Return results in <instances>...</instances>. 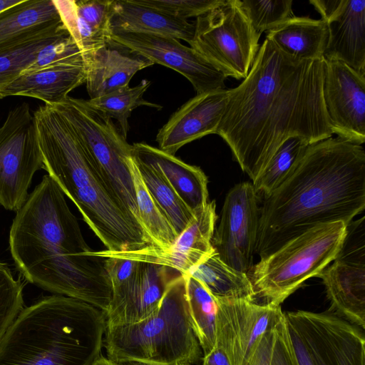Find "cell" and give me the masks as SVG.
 I'll return each instance as SVG.
<instances>
[{"instance_id":"obj_1","label":"cell","mask_w":365,"mask_h":365,"mask_svg":"<svg viewBox=\"0 0 365 365\" xmlns=\"http://www.w3.org/2000/svg\"><path fill=\"white\" fill-rule=\"evenodd\" d=\"M324 74V58L294 59L265 38L247 76L230 89L216 134L252 182L288 138L312 144L332 137Z\"/></svg>"},{"instance_id":"obj_2","label":"cell","mask_w":365,"mask_h":365,"mask_svg":"<svg viewBox=\"0 0 365 365\" xmlns=\"http://www.w3.org/2000/svg\"><path fill=\"white\" fill-rule=\"evenodd\" d=\"M64 194L48 174L16 211L9 250L30 283L84 302L106 313L112 299L105 258L86 243Z\"/></svg>"},{"instance_id":"obj_3","label":"cell","mask_w":365,"mask_h":365,"mask_svg":"<svg viewBox=\"0 0 365 365\" xmlns=\"http://www.w3.org/2000/svg\"><path fill=\"white\" fill-rule=\"evenodd\" d=\"M365 208V151L336 136L309 144L289 176L262 197L255 253L260 259L320 224L346 225Z\"/></svg>"},{"instance_id":"obj_4","label":"cell","mask_w":365,"mask_h":365,"mask_svg":"<svg viewBox=\"0 0 365 365\" xmlns=\"http://www.w3.org/2000/svg\"><path fill=\"white\" fill-rule=\"evenodd\" d=\"M43 169L77 207L106 250L133 252L154 246L141 224L119 203L67 120L50 106L34 113Z\"/></svg>"},{"instance_id":"obj_5","label":"cell","mask_w":365,"mask_h":365,"mask_svg":"<svg viewBox=\"0 0 365 365\" xmlns=\"http://www.w3.org/2000/svg\"><path fill=\"white\" fill-rule=\"evenodd\" d=\"M104 312L63 295L24 307L0 342V365H90L101 354Z\"/></svg>"},{"instance_id":"obj_6","label":"cell","mask_w":365,"mask_h":365,"mask_svg":"<svg viewBox=\"0 0 365 365\" xmlns=\"http://www.w3.org/2000/svg\"><path fill=\"white\" fill-rule=\"evenodd\" d=\"M107 358L117 363L140 361L155 365L199 364L203 354L190 321L185 276L175 277L148 317L133 324L106 326Z\"/></svg>"},{"instance_id":"obj_7","label":"cell","mask_w":365,"mask_h":365,"mask_svg":"<svg viewBox=\"0 0 365 365\" xmlns=\"http://www.w3.org/2000/svg\"><path fill=\"white\" fill-rule=\"evenodd\" d=\"M346 231L347 225L341 221L320 224L260 259L250 277L255 298L280 305L336 258Z\"/></svg>"},{"instance_id":"obj_8","label":"cell","mask_w":365,"mask_h":365,"mask_svg":"<svg viewBox=\"0 0 365 365\" xmlns=\"http://www.w3.org/2000/svg\"><path fill=\"white\" fill-rule=\"evenodd\" d=\"M48 106L71 125L93 158L107 187L121 206L141 224L128 166L132 145L127 143L112 119L90 107L83 99L68 96Z\"/></svg>"},{"instance_id":"obj_9","label":"cell","mask_w":365,"mask_h":365,"mask_svg":"<svg viewBox=\"0 0 365 365\" xmlns=\"http://www.w3.org/2000/svg\"><path fill=\"white\" fill-rule=\"evenodd\" d=\"M190 47L226 78L244 79L259 49L258 35L240 5V0L222 4L197 18Z\"/></svg>"},{"instance_id":"obj_10","label":"cell","mask_w":365,"mask_h":365,"mask_svg":"<svg viewBox=\"0 0 365 365\" xmlns=\"http://www.w3.org/2000/svg\"><path fill=\"white\" fill-rule=\"evenodd\" d=\"M43 168L34 113L24 103L10 110L0 128V205L18 211L36 172Z\"/></svg>"},{"instance_id":"obj_11","label":"cell","mask_w":365,"mask_h":365,"mask_svg":"<svg viewBox=\"0 0 365 365\" xmlns=\"http://www.w3.org/2000/svg\"><path fill=\"white\" fill-rule=\"evenodd\" d=\"M364 217L347 225L336 258L317 277L322 279L331 303L329 312L365 329Z\"/></svg>"},{"instance_id":"obj_12","label":"cell","mask_w":365,"mask_h":365,"mask_svg":"<svg viewBox=\"0 0 365 365\" xmlns=\"http://www.w3.org/2000/svg\"><path fill=\"white\" fill-rule=\"evenodd\" d=\"M315 365H365V339L359 328L328 312H284Z\"/></svg>"},{"instance_id":"obj_13","label":"cell","mask_w":365,"mask_h":365,"mask_svg":"<svg viewBox=\"0 0 365 365\" xmlns=\"http://www.w3.org/2000/svg\"><path fill=\"white\" fill-rule=\"evenodd\" d=\"M259 218V197L252 183L235 185L227 192L212 245L220 259L248 274L253 267Z\"/></svg>"},{"instance_id":"obj_14","label":"cell","mask_w":365,"mask_h":365,"mask_svg":"<svg viewBox=\"0 0 365 365\" xmlns=\"http://www.w3.org/2000/svg\"><path fill=\"white\" fill-rule=\"evenodd\" d=\"M215 298V344L225 350L232 365H245L262 336L283 317L281 306L245 299Z\"/></svg>"},{"instance_id":"obj_15","label":"cell","mask_w":365,"mask_h":365,"mask_svg":"<svg viewBox=\"0 0 365 365\" xmlns=\"http://www.w3.org/2000/svg\"><path fill=\"white\" fill-rule=\"evenodd\" d=\"M111 39L188 80L197 94L224 89L226 76L190 46L179 40L153 34L118 32Z\"/></svg>"},{"instance_id":"obj_16","label":"cell","mask_w":365,"mask_h":365,"mask_svg":"<svg viewBox=\"0 0 365 365\" xmlns=\"http://www.w3.org/2000/svg\"><path fill=\"white\" fill-rule=\"evenodd\" d=\"M323 98L333 134L362 145L365 142V76L342 62L324 58Z\"/></svg>"},{"instance_id":"obj_17","label":"cell","mask_w":365,"mask_h":365,"mask_svg":"<svg viewBox=\"0 0 365 365\" xmlns=\"http://www.w3.org/2000/svg\"><path fill=\"white\" fill-rule=\"evenodd\" d=\"M217 219L215 202L212 200L194 212L189 225L168 248L162 250L150 246L133 252H114L105 250L94 251L93 254L101 257H115L163 265L185 275L215 252L212 238Z\"/></svg>"},{"instance_id":"obj_18","label":"cell","mask_w":365,"mask_h":365,"mask_svg":"<svg viewBox=\"0 0 365 365\" xmlns=\"http://www.w3.org/2000/svg\"><path fill=\"white\" fill-rule=\"evenodd\" d=\"M328 29L324 58L365 76V0H310Z\"/></svg>"},{"instance_id":"obj_19","label":"cell","mask_w":365,"mask_h":365,"mask_svg":"<svg viewBox=\"0 0 365 365\" xmlns=\"http://www.w3.org/2000/svg\"><path fill=\"white\" fill-rule=\"evenodd\" d=\"M230 89L198 93L181 106L159 130L158 148L174 155L183 145L217 132Z\"/></svg>"},{"instance_id":"obj_20","label":"cell","mask_w":365,"mask_h":365,"mask_svg":"<svg viewBox=\"0 0 365 365\" xmlns=\"http://www.w3.org/2000/svg\"><path fill=\"white\" fill-rule=\"evenodd\" d=\"M83 58L90 99L129 85L138 71L153 65L148 59L112 39Z\"/></svg>"},{"instance_id":"obj_21","label":"cell","mask_w":365,"mask_h":365,"mask_svg":"<svg viewBox=\"0 0 365 365\" xmlns=\"http://www.w3.org/2000/svg\"><path fill=\"white\" fill-rule=\"evenodd\" d=\"M83 57L111 40L113 0H53Z\"/></svg>"},{"instance_id":"obj_22","label":"cell","mask_w":365,"mask_h":365,"mask_svg":"<svg viewBox=\"0 0 365 365\" xmlns=\"http://www.w3.org/2000/svg\"><path fill=\"white\" fill-rule=\"evenodd\" d=\"M132 156L160 172L193 212L208 202V180L200 168L143 142L132 145Z\"/></svg>"},{"instance_id":"obj_23","label":"cell","mask_w":365,"mask_h":365,"mask_svg":"<svg viewBox=\"0 0 365 365\" xmlns=\"http://www.w3.org/2000/svg\"><path fill=\"white\" fill-rule=\"evenodd\" d=\"M86 82L84 62L53 65L21 73L0 93V99L11 96L40 99L47 105L61 102L68 93Z\"/></svg>"},{"instance_id":"obj_24","label":"cell","mask_w":365,"mask_h":365,"mask_svg":"<svg viewBox=\"0 0 365 365\" xmlns=\"http://www.w3.org/2000/svg\"><path fill=\"white\" fill-rule=\"evenodd\" d=\"M62 26L53 0H21L0 13V51Z\"/></svg>"},{"instance_id":"obj_25","label":"cell","mask_w":365,"mask_h":365,"mask_svg":"<svg viewBox=\"0 0 365 365\" xmlns=\"http://www.w3.org/2000/svg\"><path fill=\"white\" fill-rule=\"evenodd\" d=\"M112 34L140 33L183 40L192 39L194 24L176 19L135 0H113L111 18Z\"/></svg>"},{"instance_id":"obj_26","label":"cell","mask_w":365,"mask_h":365,"mask_svg":"<svg viewBox=\"0 0 365 365\" xmlns=\"http://www.w3.org/2000/svg\"><path fill=\"white\" fill-rule=\"evenodd\" d=\"M266 38L294 59H317L324 58L328 29L322 19L294 16L267 31Z\"/></svg>"},{"instance_id":"obj_27","label":"cell","mask_w":365,"mask_h":365,"mask_svg":"<svg viewBox=\"0 0 365 365\" xmlns=\"http://www.w3.org/2000/svg\"><path fill=\"white\" fill-rule=\"evenodd\" d=\"M187 275L199 281L215 297L255 302L248 274L227 264L215 251L192 267Z\"/></svg>"},{"instance_id":"obj_28","label":"cell","mask_w":365,"mask_h":365,"mask_svg":"<svg viewBox=\"0 0 365 365\" xmlns=\"http://www.w3.org/2000/svg\"><path fill=\"white\" fill-rule=\"evenodd\" d=\"M178 275H180L179 272L165 266L140 262L135 301L117 325L136 323L154 313L168 284Z\"/></svg>"},{"instance_id":"obj_29","label":"cell","mask_w":365,"mask_h":365,"mask_svg":"<svg viewBox=\"0 0 365 365\" xmlns=\"http://www.w3.org/2000/svg\"><path fill=\"white\" fill-rule=\"evenodd\" d=\"M103 258L112 288L110 305L105 313L106 326H115L129 311L135 301L140 262L115 257Z\"/></svg>"},{"instance_id":"obj_30","label":"cell","mask_w":365,"mask_h":365,"mask_svg":"<svg viewBox=\"0 0 365 365\" xmlns=\"http://www.w3.org/2000/svg\"><path fill=\"white\" fill-rule=\"evenodd\" d=\"M128 166L140 222L155 247L162 250L168 248L178 235L148 192L133 156L128 160Z\"/></svg>"},{"instance_id":"obj_31","label":"cell","mask_w":365,"mask_h":365,"mask_svg":"<svg viewBox=\"0 0 365 365\" xmlns=\"http://www.w3.org/2000/svg\"><path fill=\"white\" fill-rule=\"evenodd\" d=\"M185 276L190 321L205 356L215 344L217 302L199 281L189 275Z\"/></svg>"},{"instance_id":"obj_32","label":"cell","mask_w":365,"mask_h":365,"mask_svg":"<svg viewBox=\"0 0 365 365\" xmlns=\"http://www.w3.org/2000/svg\"><path fill=\"white\" fill-rule=\"evenodd\" d=\"M134 160L148 192L179 235L192 220L194 212L160 172L148 165Z\"/></svg>"},{"instance_id":"obj_33","label":"cell","mask_w":365,"mask_h":365,"mask_svg":"<svg viewBox=\"0 0 365 365\" xmlns=\"http://www.w3.org/2000/svg\"><path fill=\"white\" fill-rule=\"evenodd\" d=\"M150 84V81L143 79L134 87L128 85L100 97L86 100V103L103 115L115 119L121 134L126 139L129 130L128 118L133 110L141 106L162 108L161 106L143 98Z\"/></svg>"},{"instance_id":"obj_34","label":"cell","mask_w":365,"mask_h":365,"mask_svg":"<svg viewBox=\"0 0 365 365\" xmlns=\"http://www.w3.org/2000/svg\"><path fill=\"white\" fill-rule=\"evenodd\" d=\"M68 33L64 26L0 51V93L35 60L46 45Z\"/></svg>"},{"instance_id":"obj_35","label":"cell","mask_w":365,"mask_h":365,"mask_svg":"<svg viewBox=\"0 0 365 365\" xmlns=\"http://www.w3.org/2000/svg\"><path fill=\"white\" fill-rule=\"evenodd\" d=\"M308 145L298 137L289 138L284 142L252 182L257 195L264 197L274 190L291 173Z\"/></svg>"},{"instance_id":"obj_36","label":"cell","mask_w":365,"mask_h":365,"mask_svg":"<svg viewBox=\"0 0 365 365\" xmlns=\"http://www.w3.org/2000/svg\"><path fill=\"white\" fill-rule=\"evenodd\" d=\"M292 0H240V5L255 32L276 27L294 16Z\"/></svg>"},{"instance_id":"obj_37","label":"cell","mask_w":365,"mask_h":365,"mask_svg":"<svg viewBox=\"0 0 365 365\" xmlns=\"http://www.w3.org/2000/svg\"><path fill=\"white\" fill-rule=\"evenodd\" d=\"M23 288L6 264L0 261V342L24 308Z\"/></svg>"},{"instance_id":"obj_38","label":"cell","mask_w":365,"mask_h":365,"mask_svg":"<svg viewBox=\"0 0 365 365\" xmlns=\"http://www.w3.org/2000/svg\"><path fill=\"white\" fill-rule=\"evenodd\" d=\"M83 61V54L68 33L43 46L33 63L23 73L34 72L53 65Z\"/></svg>"},{"instance_id":"obj_39","label":"cell","mask_w":365,"mask_h":365,"mask_svg":"<svg viewBox=\"0 0 365 365\" xmlns=\"http://www.w3.org/2000/svg\"><path fill=\"white\" fill-rule=\"evenodd\" d=\"M176 19L187 20L206 14L222 4L224 0H135Z\"/></svg>"},{"instance_id":"obj_40","label":"cell","mask_w":365,"mask_h":365,"mask_svg":"<svg viewBox=\"0 0 365 365\" xmlns=\"http://www.w3.org/2000/svg\"><path fill=\"white\" fill-rule=\"evenodd\" d=\"M274 339L271 365H297L284 316L274 329Z\"/></svg>"},{"instance_id":"obj_41","label":"cell","mask_w":365,"mask_h":365,"mask_svg":"<svg viewBox=\"0 0 365 365\" xmlns=\"http://www.w3.org/2000/svg\"><path fill=\"white\" fill-rule=\"evenodd\" d=\"M274 327L262 336L245 365H271L274 339Z\"/></svg>"},{"instance_id":"obj_42","label":"cell","mask_w":365,"mask_h":365,"mask_svg":"<svg viewBox=\"0 0 365 365\" xmlns=\"http://www.w3.org/2000/svg\"><path fill=\"white\" fill-rule=\"evenodd\" d=\"M287 328L297 365H315L297 331L288 324Z\"/></svg>"},{"instance_id":"obj_43","label":"cell","mask_w":365,"mask_h":365,"mask_svg":"<svg viewBox=\"0 0 365 365\" xmlns=\"http://www.w3.org/2000/svg\"><path fill=\"white\" fill-rule=\"evenodd\" d=\"M201 365H232V363L225 350L215 344L207 354L202 356Z\"/></svg>"},{"instance_id":"obj_44","label":"cell","mask_w":365,"mask_h":365,"mask_svg":"<svg viewBox=\"0 0 365 365\" xmlns=\"http://www.w3.org/2000/svg\"><path fill=\"white\" fill-rule=\"evenodd\" d=\"M21 0H0V13L20 3Z\"/></svg>"},{"instance_id":"obj_45","label":"cell","mask_w":365,"mask_h":365,"mask_svg":"<svg viewBox=\"0 0 365 365\" xmlns=\"http://www.w3.org/2000/svg\"><path fill=\"white\" fill-rule=\"evenodd\" d=\"M90 365H116L115 362L112 361L108 358H106L101 354Z\"/></svg>"},{"instance_id":"obj_46","label":"cell","mask_w":365,"mask_h":365,"mask_svg":"<svg viewBox=\"0 0 365 365\" xmlns=\"http://www.w3.org/2000/svg\"><path fill=\"white\" fill-rule=\"evenodd\" d=\"M116 365H155L140 361H125L115 363Z\"/></svg>"},{"instance_id":"obj_47","label":"cell","mask_w":365,"mask_h":365,"mask_svg":"<svg viewBox=\"0 0 365 365\" xmlns=\"http://www.w3.org/2000/svg\"><path fill=\"white\" fill-rule=\"evenodd\" d=\"M181 365H185V364H181Z\"/></svg>"}]
</instances>
